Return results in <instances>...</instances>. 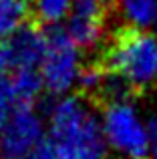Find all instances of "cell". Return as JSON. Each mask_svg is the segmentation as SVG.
Instances as JSON below:
<instances>
[{
	"mask_svg": "<svg viewBox=\"0 0 157 159\" xmlns=\"http://www.w3.org/2000/svg\"><path fill=\"white\" fill-rule=\"evenodd\" d=\"M48 145L55 159H105L103 121L91 111L83 95H56L48 105Z\"/></svg>",
	"mask_w": 157,
	"mask_h": 159,
	"instance_id": "6da1fadb",
	"label": "cell"
},
{
	"mask_svg": "<svg viewBox=\"0 0 157 159\" xmlns=\"http://www.w3.org/2000/svg\"><path fill=\"white\" fill-rule=\"evenodd\" d=\"M99 61L121 75L139 95L157 83V39L141 26H121L107 40Z\"/></svg>",
	"mask_w": 157,
	"mask_h": 159,
	"instance_id": "7a4b0ae2",
	"label": "cell"
},
{
	"mask_svg": "<svg viewBox=\"0 0 157 159\" xmlns=\"http://www.w3.org/2000/svg\"><path fill=\"white\" fill-rule=\"evenodd\" d=\"M81 48L69 36L67 30L52 28L47 32V48L38 65L44 91L56 97L65 95L77 85L81 73Z\"/></svg>",
	"mask_w": 157,
	"mask_h": 159,
	"instance_id": "3957f363",
	"label": "cell"
},
{
	"mask_svg": "<svg viewBox=\"0 0 157 159\" xmlns=\"http://www.w3.org/2000/svg\"><path fill=\"white\" fill-rule=\"evenodd\" d=\"M103 131L115 151L129 159H149L147 125L141 123L131 101H115L103 107Z\"/></svg>",
	"mask_w": 157,
	"mask_h": 159,
	"instance_id": "277c9868",
	"label": "cell"
},
{
	"mask_svg": "<svg viewBox=\"0 0 157 159\" xmlns=\"http://www.w3.org/2000/svg\"><path fill=\"white\" fill-rule=\"evenodd\" d=\"M40 143H44V125L34 107H18L0 123V159H22Z\"/></svg>",
	"mask_w": 157,
	"mask_h": 159,
	"instance_id": "5b68a950",
	"label": "cell"
},
{
	"mask_svg": "<svg viewBox=\"0 0 157 159\" xmlns=\"http://www.w3.org/2000/svg\"><path fill=\"white\" fill-rule=\"evenodd\" d=\"M47 48V30L32 24L0 40V75H12L20 69H38Z\"/></svg>",
	"mask_w": 157,
	"mask_h": 159,
	"instance_id": "8992f818",
	"label": "cell"
},
{
	"mask_svg": "<svg viewBox=\"0 0 157 159\" xmlns=\"http://www.w3.org/2000/svg\"><path fill=\"white\" fill-rule=\"evenodd\" d=\"M111 4L107 0H73L67 14V32L78 48L91 51L105 36V24Z\"/></svg>",
	"mask_w": 157,
	"mask_h": 159,
	"instance_id": "52a82bcc",
	"label": "cell"
},
{
	"mask_svg": "<svg viewBox=\"0 0 157 159\" xmlns=\"http://www.w3.org/2000/svg\"><path fill=\"white\" fill-rule=\"evenodd\" d=\"M30 12V0H0V40L22 28Z\"/></svg>",
	"mask_w": 157,
	"mask_h": 159,
	"instance_id": "ba28073f",
	"label": "cell"
},
{
	"mask_svg": "<svg viewBox=\"0 0 157 159\" xmlns=\"http://www.w3.org/2000/svg\"><path fill=\"white\" fill-rule=\"evenodd\" d=\"M12 79V85H14L16 97H18L20 107L22 105H30L34 107V103L38 101L40 93L44 89L43 77H40L38 69H20L16 73L8 75Z\"/></svg>",
	"mask_w": 157,
	"mask_h": 159,
	"instance_id": "9c48e42d",
	"label": "cell"
},
{
	"mask_svg": "<svg viewBox=\"0 0 157 159\" xmlns=\"http://www.w3.org/2000/svg\"><path fill=\"white\" fill-rule=\"evenodd\" d=\"M117 6L135 26H149L157 18V0H117Z\"/></svg>",
	"mask_w": 157,
	"mask_h": 159,
	"instance_id": "30bf717a",
	"label": "cell"
},
{
	"mask_svg": "<svg viewBox=\"0 0 157 159\" xmlns=\"http://www.w3.org/2000/svg\"><path fill=\"white\" fill-rule=\"evenodd\" d=\"M73 0H30V10L43 24L55 26L67 18Z\"/></svg>",
	"mask_w": 157,
	"mask_h": 159,
	"instance_id": "8fae6325",
	"label": "cell"
},
{
	"mask_svg": "<svg viewBox=\"0 0 157 159\" xmlns=\"http://www.w3.org/2000/svg\"><path fill=\"white\" fill-rule=\"evenodd\" d=\"M18 107L20 103H18V97H16L12 79L8 75H0V123L6 121Z\"/></svg>",
	"mask_w": 157,
	"mask_h": 159,
	"instance_id": "7c38bea8",
	"label": "cell"
},
{
	"mask_svg": "<svg viewBox=\"0 0 157 159\" xmlns=\"http://www.w3.org/2000/svg\"><path fill=\"white\" fill-rule=\"evenodd\" d=\"M147 135H149V147H151V155L157 159V117L147 123Z\"/></svg>",
	"mask_w": 157,
	"mask_h": 159,
	"instance_id": "4fadbf2b",
	"label": "cell"
},
{
	"mask_svg": "<svg viewBox=\"0 0 157 159\" xmlns=\"http://www.w3.org/2000/svg\"><path fill=\"white\" fill-rule=\"evenodd\" d=\"M22 159H55V155H52V149H51L48 143H40L34 151L28 153V155L22 157Z\"/></svg>",
	"mask_w": 157,
	"mask_h": 159,
	"instance_id": "5bb4252c",
	"label": "cell"
},
{
	"mask_svg": "<svg viewBox=\"0 0 157 159\" xmlns=\"http://www.w3.org/2000/svg\"><path fill=\"white\" fill-rule=\"evenodd\" d=\"M107 2L111 4V8H117V0H107Z\"/></svg>",
	"mask_w": 157,
	"mask_h": 159,
	"instance_id": "9a60e30c",
	"label": "cell"
},
{
	"mask_svg": "<svg viewBox=\"0 0 157 159\" xmlns=\"http://www.w3.org/2000/svg\"><path fill=\"white\" fill-rule=\"evenodd\" d=\"M153 24H155V34H157V18H155V22H153Z\"/></svg>",
	"mask_w": 157,
	"mask_h": 159,
	"instance_id": "2e32d148",
	"label": "cell"
}]
</instances>
